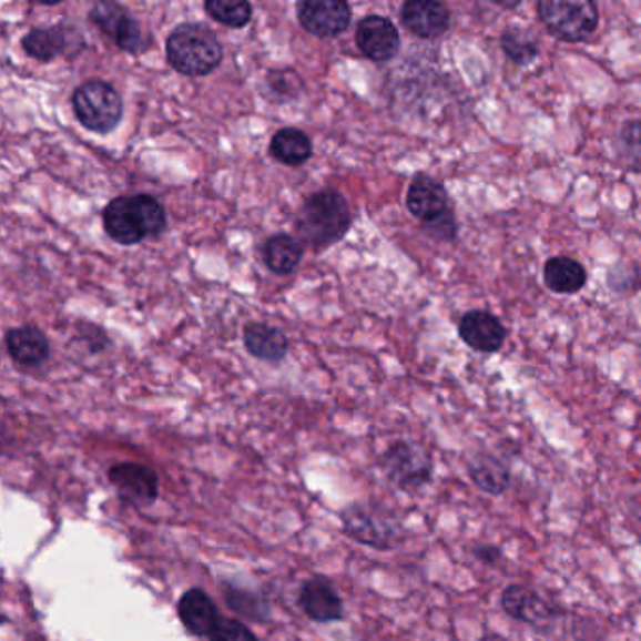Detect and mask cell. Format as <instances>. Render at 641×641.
Instances as JSON below:
<instances>
[{
  "label": "cell",
  "mask_w": 641,
  "mask_h": 641,
  "mask_svg": "<svg viewBox=\"0 0 641 641\" xmlns=\"http://www.w3.org/2000/svg\"><path fill=\"white\" fill-rule=\"evenodd\" d=\"M108 478L124 500L138 506H151L159 499L161 481L151 467L140 462H118L108 470Z\"/></svg>",
  "instance_id": "11"
},
{
  "label": "cell",
  "mask_w": 641,
  "mask_h": 641,
  "mask_svg": "<svg viewBox=\"0 0 641 641\" xmlns=\"http://www.w3.org/2000/svg\"><path fill=\"white\" fill-rule=\"evenodd\" d=\"M297 604L303 613L315 623H335L345 615V606H343L339 592L335 591V587L320 576L303 583Z\"/></svg>",
  "instance_id": "13"
},
{
  "label": "cell",
  "mask_w": 641,
  "mask_h": 641,
  "mask_svg": "<svg viewBox=\"0 0 641 641\" xmlns=\"http://www.w3.org/2000/svg\"><path fill=\"white\" fill-rule=\"evenodd\" d=\"M465 345L481 354H495L505 346L506 329L497 316L488 311H469L457 326Z\"/></svg>",
  "instance_id": "15"
},
{
  "label": "cell",
  "mask_w": 641,
  "mask_h": 641,
  "mask_svg": "<svg viewBox=\"0 0 641 641\" xmlns=\"http://www.w3.org/2000/svg\"><path fill=\"white\" fill-rule=\"evenodd\" d=\"M243 340L254 358L278 364L288 352V339L277 327L267 326L262 322H253L245 327Z\"/></svg>",
  "instance_id": "20"
},
{
  "label": "cell",
  "mask_w": 641,
  "mask_h": 641,
  "mask_svg": "<svg viewBox=\"0 0 641 641\" xmlns=\"http://www.w3.org/2000/svg\"><path fill=\"white\" fill-rule=\"evenodd\" d=\"M500 50L519 67L530 64L538 57V42L521 27H506L500 34Z\"/></svg>",
  "instance_id": "24"
},
{
  "label": "cell",
  "mask_w": 641,
  "mask_h": 641,
  "mask_svg": "<svg viewBox=\"0 0 641 641\" xmlns=\"http://www.w3.org/2000/svg\"><path fill=\"white\" fill-rule=\"evenodd\" d=\"M615 145L624 166L641 172V119H632L621 126Z\"/></svg>",
  "instance_id": "26"
},
{
  "label": "cell",
  "mask_w": 641,
  "mask_h": 641,
  "mask_svg": "<svg viewBox=\"0 0 641 641\" xmlns=\"http://www.w3.org/2000/svg\"><path fill=\"white\" fill-rule=\"evenodd\" d=\"M380 469L395 488L416 491L433 480V459L424 446L413 440H397L380 457Z\"/></svg>",
  "instance_id": "7"
},
{
  "label": "cell",
  "mask_w": 641,
  "mask_h": 641,
  "mask_svg": "<svg viewBox=\"0 0 641 641\" xmlns=\"http://www.w3.org/2000/svg\"><path fill=\"white\" fill-rule=\"evenodd\" d=\"M67 45V34L62 27H48V29H34L23 38V50L38 61H53L61 55Z\"/></svg>",
  "instance_id": "23"
},
{
  "label": "cell",
  "mask_w": 641,
  "mask_h": 641,
  "mask_svg": "<svg viewBox=\"0 0 641 641\" xmlns=\"http://www.w3.org/2000/svg\"><path fill=\"white\" fill-rule=\"evenodd\" d=\"M129 16L121 4L115 2H100L94 4L93 10L89 12V19L93 21L94 26L99 27L100 31L113 37V32L118 31L119 23Z\"/></svg>",
  "instance_id": "28"
},
{
  "label": "cell",
  "mask_w": 641,
  "mask_h": 641,
  "mask_svg": "<svg viewBox=\"0 0 641 641\" xmlns=\"http://www.w3.org/2000/svg\"><path fill=\"white\" fill-rule=\"evenodd\" d=\"M113 40L118 43L119 50L132 53V55H140L149 48V37L142 31V27L138 21L126 16V18L119 23L118 31L113 32Z\"/></svg>",
  "instance_id": "27"
},
{
  "label": "cell",
  "mask_w": 641,
  "mask_h": 641,
  "mask_svg": "<svg viewBox=\"0 0 641 641\" xmlns=\"http://www.w3.org/2000/svg\"><path fill=\"white\" fill-rule=\"evenodd\" d=\"M297 18L311 34L334 38L350 27L352 10L343 0H305L297 8Z\"/></svg>",
  "instance_id": "10"
},
{
  "label": "cell",
  "mask_w": 641,
  "mask_h": 641,
  "mask_svg": "<svg viewBox=\"0 0 641 641\" xmlns=\"http://www.w3.org/2000/svg\"><path fill=\"white\" fill-rule=\"evenodd\" d=\"M210 641H258V638L247 624L235 619H223V623L211 634Z\"/></svg>",
  "instance_id": "29"
},
{
  "label": "cell",
  "mask_w": 641,
  "mask_h": 641,
  "mask_svg": "<svg viewBox=\"0 0 641 641\" xmlns=\"http://www.w3.org/2000/svg\"><path fill=\"white\" fill-rule=\"evenodd\" d=\"M356 43L369 61L388 62L401 48V37L388 18L370 13L359 21Z\"/></svg>",
  "instance_id": "12"
},
{
  "label": "cell",
  "mask_w": 641,
  "mask_h": 641,
  "mask_svg": "<svg viewBox=\"0 0 641 641\" xmlns=\"http://www.w3.org/2000/svg\"><path fill=\"white\" fill-rule=\"evenodd\" d=\"M177 615L191 634L207 638V640L215 632L216 627L223 623V615L215 600L211 599L210 594L200 587H192L181 597L177 602Z\"/></svg>",
  "instance_id": "16"
},
{
  "label": "cell",
  "mask_w": 641,
  "mask_h": 641,
  "mask_svg": "<svg viewBox=\"0 0 641 641\" xmlns=\"http://www.w3.org/2000/svg\"><path fill=\"white\" fill-rule=\"evenodd\" d=\"M302 243L288 234L272 235L265 241L264 262L273 273L288 275L302 262Z\"/></svg>",
  "instance_id": "21"
},
{
  "label": "cell",
  "mask_w": 641,
  "mask_h": 641,
  "mask_svg": "<svg viewBox=\"0 0 641 641\" xmlns=\"http://www.w3.org/2000/svg\"><path fill=\"white\" fill-rule=\"evenodd\" d=\"M538 19L559 42H587L599 31V7L589 0H540Z\"/></svg>",
  "instance_id": "5"
},
{
  "label": "cell",
  "mask_w": 641,
  "mask_h": 641,
  "mask_svg": "<svg viewBox=\"0 0 641 641\" xmlns=\"http://www.w3.org/2000/svg\"><path fill=\"white\" fill-rule=\"evenodd\" d=\"M472 553L486 567H495L502 561V549L499 546H491V543H478L472 548Z\"/></svg>",
  "instance_id": "30"
},
{
  "label": "cell",
  "mask_w": 641,
  "mask_h": 641,
  "mask_svg": "<svg viewBox=\"0 0 641 641\" xmlns=\"http://www.w3.org/2000/svg\"><path fill=\"white\" fill-rule=\"evenodd\" d=\"M500 608L506 615L518 621V623L529 624L535 629H542L553 623L557 617L561 615V610L543 599L540 592L529 587L513 586L506 587L500 594Z\"/></svg>",
  "instance_id": "9"
},
{
  "label": "cell",
  "mask_w": 641,
  "mask_h": 641,
  "mask_svg": "<svg viewBox=\"0 0 641 641\" xmlns=\"http://www.w3.org/2000/svg\"><path fill=\"white\" fill-rule=\"evenodd\" d=\"M401 21L414 37L433 40L450 31L451 12L437 0H408L401 8Z\"/></svg>",
  "instance_id": "14"
},
{
  "label": "cell",
  "mask_w": 641,
  "mask_h": 641,
  "mask_svg": "<svg viewBox=\"0 0 641 641\" xmlns=\"http://www.w3.org/2000/svg\"><path fill=\"white\" fill-rule=\"evenodd\" d=\"M7 346L10 358L23 367H40L50 358V340L34 326L10 329Z\"/></svg>",
  "instance_id": "18"
},
{
  "label": "cell",
  "mask_w": 641,
  "mask_h": 641,
  "mask_svg": "<svg viewBox=\"0 0 641 641\" xmlns=\"http://www.w3.org/2000/svg\"><path fill=\"white\" fill-rule=\"evenodd\" d=\"M350 224L345 196L335 189H326L308 196L302 205L296 216V234L311 247L324 248L343 240Z\"/></svg>",
  "instance_id": "2"
},
{
  "label": "cell",
  "mask_w": 641,
  "mask_h": 641,
  "mask_svg": "<svg viewBox=\"0 0 641 641\" xmlns=\"http://www.w3.org/2000/svg\"><path fill=\"white\" fill-rule=\"evenodd\" d=\"M494 4H495V7H500V8H518L519 7L518 0H516V2H502V0H494Z\"/></svg>",
  "instance_id": "31"
},
{
  "label": "cell",
  "mask_w": 641,
  "mask_h": 641,
  "mask_svg": "<svg viewBox=\"0 0 641 641\" xmlns=\"http://www.w3.org/2000/svg\"><path fill=\"white\" fill-rule=\"evenodd\" d=\"M543 283L556 294L572 296L586 288V267L570 256L549 258L543 265Z\"/></svg>",
  "instance_id": "19"
},
{
  "label": "cell",
  "mask_w": 641,
  "mask_h": 641,
  "mask_svg": "<svg viewBox=\"0 0 641 641\" xmlns=\"http://www.w3.org/2000/svg\"><path fill=\"white\" fill-rule=\"evenodd\" d=\"M167 61L180 74L207 75L223 62V43L204 23L175 27L166 40Z\"/></svg>",
  "instance_id": "3"
},
{
  "label": "cell",
  "mask_w": 641,
  "mask_h": 641,
  "mask_svg": "<svg viewBox=\"0 0 641 641\" xmlns=\"http://www.w3.org/2000/svg\"><path fill=\"white\" fill-rule=\"evenodd\" d=\"M205 12L210 13L211 18L218 21L221 26L232 27V29L248 26V21L253 18V7L245 0H234V2L207 0Z\"/></svg>",
  "instance_id": "25"
},
{
  "label": "cell",
  "mask_w": 641,
  "mask_h": 641,
  "mask_svg": "<svg viewBox=\"0 0 641 641\" xmlns=\"http://www.w3.org/2000/svg\"><path fill=\"white\" fill-rule=\"evenodd\" d=\"M269 153H272L273 159L281 162V164L299 166V164L311 159V154H313V143H311V140H308L307 134H305L303 130L281 129L277 134L273 136Z\"/></svg>",
  "instance_id": "22"
},
{
  "label": "cell",
  "mask_w": 641,
  "mask_h": 641,
  "mask_svg": "<svg viewBox=\"0 0 641 641\" xmlns=\"http://www.w3.org/2000/svg\"><path fill=\"white\" fill-rule=\"evenodd\" d=\"M407 207L424 228L437 240L451 241L457 235V218L445 185L431 175L419 173L408 186Z\"/></svg>",
  "instance_id": "4"
},
{
  "label": "cell",
  "mask_w": 641,
  "mask_h": 641,
  "mask_svg": "<svg viewBox=\"0 0 641 641\" xmlns=\"http://www.w3.org/2000/svg\"><path fill=\"white\" fill-rule=\"evenodd\" d=\"M78 121L96 134H110L123 119V100L110 83L85 81L72 96Z\"/></svg>",
  "instance_id": "6"
},
{
  "label": "cell",
  "mask_w": 641,
  "mask_h": 641,
  "mask_svg": "<svg viewBox=\"0 0 641 641\" xmlns=\"http://www.w3.org/2000/svg\"><path fill=\"white\" fill-rule=\"evenodd\" d=\"M467 475L481 494L500 497L512 484V470L499 457L476 454L467 462Z\"/></svg>",
  "instance_id": "17"
},
{
  "label": "cell",
  "mask_w": 641,
  "mask_h": 641,
  "mask_svg": "<svg viewBox=\"0 0 641 641\" xmlns=\"http://www.w3.org/2000/svg\"><path fill=\"white\" fill-rule=\"evenodd\" d=\"M105 232L121 245H136L164 234L167 216L164 205L149 194L119 196L102 213Z\"/></svg>",
  "instance_id": "1"
},
{
  "label": "cell",
  "mask_w": 641,
  "mask_h": 641,
  "mask_svg": "<svg viewBox=\"0 0 641 641\" xmlns=\"http://www.w3.org/2000/svg\"><path fill=\"white\" fill-rule=\"evenodd\" d=\"M340 521L348 537L380 551L394 548L401 538V530L395 521L364 505L348 506L345 512L340 513Z\"/></svg>",
  "instance_id": "8"
}]
</instances>
